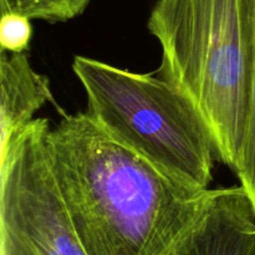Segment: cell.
I'll use <instances>...</instances> for the list:
<instances>
[{
    "label": "cell",
    "instance_id": "ba28073f",
    "mask_svg": "<svg viewBox=\"0 0 255 255\" xmlns=\"http://www.w3.org/2000/svg\"><path fill=\"white\" fill-rule=\"evenodd\" d=\"M91 0H0L31 20L49 22L69 21L84 12Z\"/></svg>",
    "mask_w": 255,
    "mask_h": 255
},
{
    "label": "cell",
    "instance_id": "3957f363",
    "mask_svg": "<svg viewBox=\"0 0 255 255\" xmlns=\"http://www.w3.org/2000/svg\"><path fill=\"white\" fill-rule=\"evenodd\" d=\"M72 70L87 114L116 141L179 182L209 189L218 148L196 105L174 85L94 57L75 56Z\"/></svg>",
    "mask_w": 255,
    "mask_h": 255
},
{
    "label": "cell",
    "instance_id": "6da1fadb",
    "mask_svg": "<svg viewBox=\"0 0 255 255\" xmlns=\"http://www.w3.org/2000/svg\"><path fill=\"white\" fill-rule=\"evenodd\" d=\"M50 164L87 255H159L193 222L209 189L179 182L112 138L87 112L46 137Z\"/></svg>",
    "mask_w": 255,
    "mask_h": 255
},
{
    "label": "cell",
    "instance_id": "277c9868",
    "mask_svg": "<svg viewBox=\"0 0 255 255\" xmlns=\"http://www.w3.org/2000/svg\"><path fill=\"white\" fill-rule=\"evenodd\" d=\"M50 128L35 119L0 152V255H87L50 164Z\"/></svg>",
    "mask_w": 255,
    "mask_h": 255
},
{
    "label": "cell",
    "instance_id": "7a4b0ae2",
    "mask_svg": "<svg viewBox=\"0 0 255 255\" xmlns=\"http://www.w3.org/2000/svg\"><path fill=\"white\" fill-rule=\"evenodd\" d=\"M147 26L162 49L157 74L196 105L211 126L219 159L234 171L253 56L247 0H158Z\"/></svg>",
    "mask_w": 255,
    "mask_h": 255
},
{
    "label": "cell",
    "instance_id": "9c48e42d",
    "mask_svg": "<svg viewBox=\"0 0 255 255\" xmlns=\"http://www.w3.org/2000/svg\"><path fill=\"white\" fill-rule=\"evenodd\" d=\"M0 47L7 54H20L29 50L32 39L31 19L26 15L0 4Z\"/></svg>",
    "mask_w": 255,
    "mask_h": 255
},
{
    "label": "cell",
    "instance_id": "52a82bcc",
    "mask_svg": "<svg viewBox=\"0 0 255 255\" xmlns=\"http://www.w3.org/2000/svg\"><path fill=\"white\" fill-rule=\"evenodd\" d=\"M253 39L251 85H249L248 111H247L246 129L241 154L234 172L238 176L241 186L248 194L255 212V0H247Z\"/></svg>",
    "mask_w": 255,
    "mask_h": 255
},
{
    "label": "cell",
    "instance_id": "5b68a950",
    "mask_svg": "<svg viewBox=\"0 0 255 255\" xmlns=\"http://www.w3.org/2000/svg\"><path fill=\"white\" fill-rule=\"evenodd\" d=\"M159 255H255V212L243 187L209 188L193 222Z\"/></svg>",
    "mask_w": 255,
    "mask_h": 255
},
{
    "label": "cell",
    "instance_id": "8992f818",
    "mask_svg": "<svg viewBox=\"0 0 255 255\" xmlns=\"http://www.w3.org/2000/svg\"><path fill=\"white\" fill-rule=\"evenodd\" d=\"M0 152L34 121L46 104H55L50 80L35 71L26 52H0Z\"/></svg>",
    "mask_w": 255,
    "mask_h": 255
}]
</instances>
